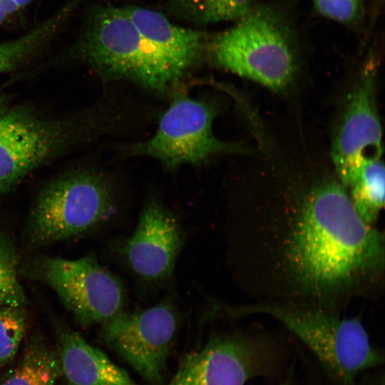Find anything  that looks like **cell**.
Returning <instances> with one entry per match:
<instances>
[{"label":"cell","mask_w":385,"mask_h":385,"mask_svg":"<svg viewBox=\"0 0 385 385\" xmlns=\"http://www.w3.org/2000/svg\"><path fill=\"white\" fill-rule=\"evenodd\" d=\"M32 0H0V24Z\"/></svg>","instance_id":"obj_22"},{"label":"cell","mask_w":385,"mask_h":385,"mask_svg":"<svg viewBox=\"0 0 385 385\" xmlns=\"http://www.w3.org/2000/svg\"><path fill=\"white\" fill-rule=\"evenodd\" d=\"M183 245L180 226L155 200L144 207L123 254L133 271L148 280H161L172 273Z\"/></svg>","instance_id":"obj_13"},{"label":"cell","mask_w":385,"mask_h":385,"mask_svg":"<svg viewBox=\"0 0 385 385\" xmlns=\"http://www.w3.org/2000/svg\"><path fill=\"white\" fill-rule=\"evenodd\" d=\"M374 68L368 65L349 96L332 145L335 170L346 189L365 163L379 159L382 154Z\"/></svg>","instance_id":"obj_11"},{"label":"cell","mask_w":385,"mask_h":385,"mask_svg":"<svg viewBox=\"0 0 385 385\" xmlns=\"http://www.w3.org/2000/svg\"><path fill=\"white\" fill-rule=\"evenodd\" d=\"M57 352L68 385H139L101 349L78 333L60 329Z\"/></svg>","instance_id":"obj_14"},{"label":"cell","mask_w":385,"mask_h":385,"mask_svg":"<svg viewBox=\"0 0 385 385\" xmlns=\"http://www.w3.org/2000/svg\"><path fill=\"white\" fill-rule=\"evenodd\" d=\"M216 115L213 103L180 95L163 114L150 139L128 145L124 150L129 155L156 159L171 169L202 164L219 154L245 152L243 146L215 135L212 123Z\"/></svg>","instance_id":"obj_5"},{"label":"cell","mask_w":385,"mask_h":385,"mask_svg":"<svg viewBox=\"0 0 385 385\" xmlns=\"http://www.w3.org/2000/svg\"><path fill=\"white\" fill-rule=\"evenodd\" d=\"M101 324L105 343L150 385H161L177 330L168 302L133 313L119 312Z\"/></svg>","instance_id":"obj_8"},{"label":"cell","mask_w":385,"mask_h":385,"mask_svg":"<svg viewBox=\"0 0 385 385\" xmlns=\"http://www.w3.org/2000/svg\"><path fill=\"white\" fill-rule=\"evenodd\" d=\"M384 167L380 158L365 163L348 187L351 202L368 225H374L384 205Z\"/></svg>","instance_id":"obj_16"},{"label":"cell","mask_w":385,"mask_h":385,"mask_svg":"<svg viewBox=\"0 0 385 385\" xmlns=\"http://www.w3.org/2000/svg\"><path fill=\"white\" fill-rule=\"evenodd\" d=\"M297 46L283 14L273 6L258 4L215 38L212 53L221 68L279 91L294 80Z\"/></svg>","instance_id":"obj_3"},{"label":"cell","mask_w":385,"mask_h":385,"mask_svg":"<svg viewBox=\"0 0 385 385\" xmlns=\"http://www.w3.org/2000/svg\"><path fill=\"white\" fill-rule=\"evenodd\" d=\"M61 376L57 350L36 337L26 344L20 360L0 385H57Z\"/></svg>","instance_id":"obj_15"},{"label":"cell","mask_w":385,"mask_h":385,"mask_svg":"<svg viewBox=\"0 0 385 385\" xmlns=\"http://www.w3.org/2000/svg\"><path fill=\"white\" fill-rule=\"evenodd\" d=\"M5 111V103L3 101V98L0 97V114L4 113Z\"/></svg>","instance_id":"obj_23"},{"label":"cell","mask_w":385,"mask_h":385,"mask_svg":"<svg viewBox=\"0 0 385 385\" xmlns=\"http://www.w3.org/2000/svg\"><path fill=\"white\" fill-rule=\"evenodd\" d=\"M270 344L242 332L213 334L200 350L185 355L168 385H245L267 370Z\"/></svg>","instance_id":"obj_9"},{"label":"cell","mask_w":385,"mask_h":385,"mask_svg":"<svg viewBox=\"0 0 385 385\" xmlns=\"http://www.w3.org/2000/svg\"><path fill=\"white\" fill-rule=\"evenodd\" d=\"M19 256L13 241L0 233V307L19 303L25 297L18 279Z\"/></svg>","instance_id":"obj_19"},{"label":"cell","mask_w":385,"mask_h":385,"mask_svg":"<svg viewBox=\"0 0 385 385\" xmlns=\"http://www.w3.org/2000/svg\"><path fill=\"white\" fill-rule=\"evenodd\" d=\"M173 12L199 25L237 20L254 5V0H169Z\"/></svg>","instance_id":"obj_17"},{"label":"cell","mask_w":385,"mask_h":385,"mask_svg":"<svg viewBox=\"0 0 385 385\" xmlns=\"http://www.w3.org/2000/svg\"><path fill=\"white\" fill-rule=\"evenodd\" d=\"M250 292L255 302L339 313L374 297L384 282V235L366 224L340 183H320L246 228Z\"/></svg>","instance_id":"obj_1"},{"label":"cell","mask_w":385,"mask_h":385,"mask_svg":"<svg viewBox=\"0 0 385 385\" xmlns=\"http://www.w3.org/2000/svg\"><path fill=\"white\" fill-rule=\"evenodd\" d=\"M322 16L342 24H351L360 17L364 0H312Z\"/></svg>","instance_id":"obj_21"},{"label":"cell","mask_w":385,"mask_h":385,"mask_svg":"<svg viewBox=\"0 0 385 385\" xmlns=\"http://www.w3.org/2000/svg\"><path fill=\"white\" fill-rule=\"evenodd\" d=\"M235 317L264 314L279 322L303 342L328 373L344 385L360 372L383 363L360 319L292 303L257 302L228 308Z\"/></svg>","instance_id":"obj_2"},{"label":"cell","mask_w":385,"mask_h":385,"mask_svg":"<svg viewBox=\"0 0 385 385\" xmlns=\"http://www.w3.org/2000/svg\"><path fill=\"white\" fill-rule=\"evenodd\" d=\"M279 385H290V383L289 381H287L280 384Z\"/></svg>","instance_id":"obj_24"},{"label":"cell","mask_w":385,"mask_h":385,"mask_svg":"<svg viewBox=\"0 0 385 385\" xmlns=\"http://www.w3.org/2000/svg\"><path fill=\"white\" fill-rule=\"evenodd\" d=\"M113 211L109 188L98 175L75 172L49 183L31 212L28 236L34 245L76 237L98 225Z\"/></svg>","instance_id":"obj_4"},{"label":"cell","mask_w":385,"mask_h":385,"mask_svg":"<svg viewBox=\"0 0 385 385\" xmlns=\"http://www.w3.org/2000/svg\"><path fill=\"white\" fill-rule=\"evenodd\" d=\"M123 8L140 34L155 93H163L197 63L204 48L205 36L173 24L159 11L134 6Z\"/></svg>","instance_id":"obj_10"},{"label":"cell","mask_w":385,"mask_h":385,"mask_svg":"<svg viewBox=\"0 0 385 385\" xmlns=\"http://www.w3.org/2000/svg\"><path fill=\"white\" fill-rule=\"evenodd\" d=\"M65 137L60 126L26 111L0 114V193L54 154Z\"/></svg>","instance_id":"obj_12"},{"label":"cell","mask_w":385,"mask_h":385,"mask_svg":"<svg viewBox=\"0 0 385 385\" xmlns=\"http://www.w3.org/2000/svg\"><path fill=\"white\" fill-rule=\"evenodd\" d=\"M33 273L53 289L83 324H102L121 312L123 291L120 282L93 255L75 260L43 257Z\"/></svg>","instance_id":"obj_6"},{"label":"cell","mask_w":385,"mask_h":385,"mask_svg":"<svg viewBox=\"0 0 385 385\" xmlns=\"http://www.w3.org/2000/svg\"><path fill=\"white\" fill-rule=\"evenodd\" d=\"M43 32L34 27L25 34L0 43V73L14 69L45 45Z\"/></svg>","instance_id":"obj_20"},{"label":"cell","mask_w":385,"mask_h":385,"mask_svg":"<svg viewBox=\"0 0 385 385\" xmlns=\"http://www.w3.org/2000/svg\"><path fill=\"white\" fill-rule=\"evenodd\" d=\"M24 304L14 303L0 307V369L16 355L26 334Z\"/></svg>","instance_id":"obj_18"},{"label":"cell","mask_w":385,"mask_h":385,"mask_svg":"<svg viewBox=\"0 0 385 385\" xmlns=\"http://www.w3.org/2000/svg\"><path fill=\"white\" fill-rule=\"evenodd\" d=\"M76 48L78 56L100 74L153 92L140 34L123 7H103L93 12Z\"/></svg>","instance_id":"obj_7"}]
</instances>
